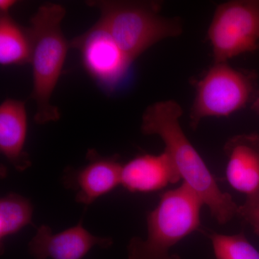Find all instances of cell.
Returning a JSON list of instances; mask_svg holds the SVG:
<instances>
[{
  "mask_svg": "<svg viewBox=\"0 0 259 259\" xmlns=\"http://www.w3.org/2000/svg\"><path fill=\"white\" fill-rule=\"evenodd\" d=\"M182 115L183 109L175 100L155 102L143 114L141 131L162 140L164 151L182 182L200 197L218 224H226L237 216L239 205L231 194L221 190L203 158L191 144L181 126Z\"/></svg>",
  "mask_w": 259,
  "mask_h": 259,
  "instance_id": "obj_1",
  "label": "cell"
},
{
  "mask_svg": "<svg viewBox=\"0 0 259 259\" xmlns=\"http://www.w3.org/2000/svg\"><path fill=\"white\" fill-rule=\"evenodd\" d=\"M112 238L93 236L81 223L59 233L42 225L28 244L29 251L36 259H82L93 247L108 248Z\"/></svg>",
  "mask_w": 259,
  "mask_h": 259,
  "instance_id": "obj_8",
  "label": "cell"
},
{
  "mask_svg": "<svg viewBox=\"0 0 259 259\" xmlns=\"http://www.w3.org/2000/svg\"><path fill=\"white\" fill-rule=\"evenodd\" d=\"M237 216L251 226L253 232L259 236V198L245 199L239 205Z\"/></svg>",
  "mask_w": 259,
  "mask_h": 259,
  "instance_id": "obj_16",
  "label": "cell"
},
{
  "mask_svg": "<svg viewBox=\"0 0 259 259\" xmlns=\"http://www.w3.org/2000/svg\"><path fill=\"white\" fill-rule=\"evenodd\" d=\"M80 53L83 68L106 92H113L125 79L131 62L100 22L69 42Z\"/></svg>",
  "mask_w": 259,
  "mask_h": 259,
  "instance_id": "obj_7",
  "label": "cell"
},
{
  "mask_svg": "<svg viewBox=\"0 0 259 259\" xmlns=\"http://www.w3.org/2000/svg\"><path fill=\"white\" fill-rule=\"evenodd\" d=\"M87 4L100 10L98 21L132 63L155 44L183 33L182 19L163 16L158 2L97 0Z\"/></svg>",
  "mask_w": 259,
  "mask_h": 259,
  "instance_id": "obj_4",
  "label": "cell"
},
{
  "mask_svg": "<svg viewBox=\"0 0 259 259\" xmlns=\"http://www.w3.org/2000/svg\"><path fill=\"white\" fill-rule=\"evenodd\" d=\"M66 15L62 5H41L30 19L32 48L30 64L32 71L31 98L36 104L34 120L39 125L60 118L51 97L62 71L69 42L65 38L61 23Z\"/></svg>",
  "mask_w": 259,
  "mask_h": 259,
  "instance_id": "obj_2",
  "label": "cell"
},
{
  "mask_svg": "<svg viewBox=\"0 0 259 259\" xmlns=\"http://www.w3.org/2000/svg\"><path fill=\"white\" fill-rule=\"evenodd\" d=\"M33 207L29 199L18 194H9L0 200V241L32 223Z\"/></svg>",
  "mask_w": 259,
  "mask_h": 259,
  "instance_id": "obj_14",
  "label": "cell"
},
{
  "mask_svg": "<svg viewBox=\"0 0 259 259\" xmlns=\"http://www.w3.org/2000/svg\"><path fill=\"white\" fill-rule=\"evenodd\" d=\"M32 48L30 29L20 26L10 14H1L0 64L2 66L30 63Z\"/></svg>",
  "mask_w": 259,
  "mask_h": 259,
  "instance_id": "obj_13",
  "label": "cell"
},
{
  "mask_svg": "<svg viewBox=\"0 0 259 259\" xmlns=\"http://www.w3.org/2000/svg\"><path fill=\"white\" fill-rule=\"evenodd\" d=\"M181 180L165 151L159 155H141L125 163L121 170L120 185L131 192H156Z\"/></svg>",
  "mask_w": 259,
  "mask_h": 259,
  "instance_id": "obj_10",
  "label": "cell"
},
{
  "mask_svg": "<svg viewBox=\"0 0 259 259\" xmlns=\"http://www.w3.org/2000/svg\"><path fill=\"white\" fill-rule=\"evenodd\" d=\"M250 108H251L253 112L259 115V96L257 97L256 100L253 102V103L250 105Z\"/></svg>",
  "mask_w": 259,
  "mask_h": 259,
  "instance_id": "obj_18",
  "label": "cell"
},
{
  "mask_svg": "<svg viewBox=\"0 0 259 259\" xmlns=\"http://www.w3.org/2000/svg\"><path fill=\"white\" fill-rule=\"evenodd\" d=\"M258 75L228 62L214 63L197 85L190 110V126L210 117H228L252 105L259 96Z\"/></svg>",
  "mask_w": 259,
  "mask_h": 259,
  "instance_id": "obj_5",
  "label": "cell"
},
{
  "mask_svg": "<svg viewBox=\"0 0 259 259\" xmlns=\"http://www.w3.org/2000/svg\"><path fill=\"white\" fill-rule=\"evenodd\" d=\"M207 38L214 63L228 62L242 54L259 51L258 0H233L218 5Z\"/></svg>",
  "mask_w": 259,
  "mask_h": 259,
  "instance_id": "obj_6",
  "label": "cell"
},
{
  "mask_svg": "<svg viewBox=\"0 0 259 259\" xmlns=\"http://www.w3.org/2000/svg\"><path fill=\"white\" fill-rule=\"evenodd\" d=\"M16 4L14 0H1L0 1V11L1 14H9L10 10Z\"/></svg>",
  "mask_w": 259,
  "mask_h": 259,
  "instance_id": "obj_17",
  "label": "cell"
},
{
  "mask_svg": "<svg viewBox=\"0 0 259 259\" xmlns=\"http://www.w3.org/2000/svg\"><path fill=\"white\" fill-rule=\"evenodd\" d=\"M28 131L25 102L8 99L0 105V151L19 171L31 166L24 151Z\"/></svg>",
  "mask_w": 259,
  "mask_h": 259,
  "instance_id": "obj_12",
  "label": "cell"
},
{
  "mask_svg": "<svg viewBox=\"0 0 259 259\" xmlns=\"http://www.w3.org/2000/svg\"><path fill=\"white\" fill-rule=\"evenodd\" d=\"M88 157V164L74 171L69 180L77 190L76 200L86 205L120 185L122 167L116 158L102 157L95 151H90Z\"/></svg>",
  "mask_w": 259,
  "mask_h": 259,
  "instance_id": "obj_11",
  "label": "cell"
},
{
  "mask_svg": "<svg viewBox=\"0 0 259 259\" xmlns=\"http://www.w3.org/2000/svg\"><path fill=\"white\" fill-rule=\"evenodd\" d=\"M212 243L215 259H259V251L248 241L243 232L226 235L202 229Z\"/></svg>",
  "mask_w": 259,
  "mask_h": 259,
  "instance_id": "obj_15",
  "label": "cell"
},
{
  "mask_svg": "<svg viewBox=\"0 0 259 259\" xmlns=\"http://www.w3.org/2000/svg\"><path fill=\"white\" fill-rule=\"evenodd\" d=\"M228 184L245 199L259 198V134L236 135L223 147Z\"/></svg>",
  "mask_w": 259,
  "mask_h": 259,
  "instance_id": "obj_9",
  "label": "cell"
},
{
  "mask_svg": "<svg viewBox=\"0 0 259 259\" xmlns=\"http://www.w3.org/2000/svg\"><path fill=\"white\" fill-rule=\"evenodd\" d=\"M203 206L200 197L184 182L163 192L156 208L146 218V238L134 237L130 241L127 259H181L170 251L186 237L202 231Z\"/></svg>",
  "mask_w": 259,
  "mask_h": 259,
  "instance_id": "obj_3",
  "label": "cell"
}]
</instances>
